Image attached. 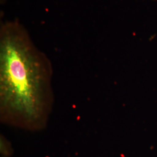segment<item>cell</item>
I'll return each instance as SVG.
<instances>
[{
  "label": "cell",
  "mask_w": 157,
  "mask_h": 157,
  "mask_svg": "<svg viewBox=\"0 0 157 157\" xmlns=\"http://www.w3.org/2000/svg\"><path fill=\"white\" fill-rule=\"evenodd\" d=\"M52 67L28 32L17 21L0 28V117L2 122L37 131L48 121L52 105Z\"/></svg>",
  "instance_id": "1"
},
{
  "label": "cell",
  "mask_w": 157,
  "mask_h": 157,
  "mask_svg": "<svg viewBox=\"0 0 157 157\" xmlns=\"http://www.w3.org/2000/svg\"><path fill=\"white\" fill-rule=\"evenodd\" d=\"M153 1H156V0H153Z\"/></svg>",
  "instance_id": "2"
}]
</instances>
